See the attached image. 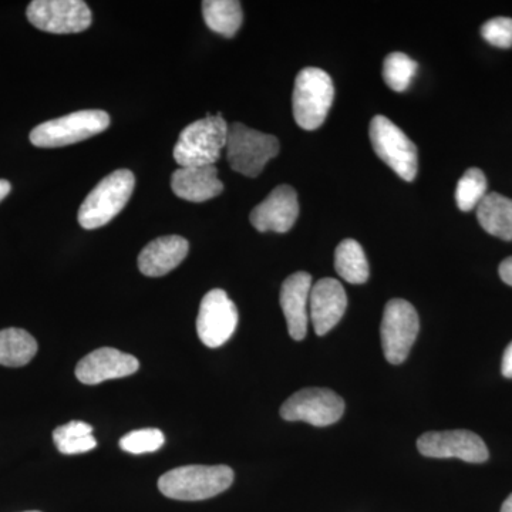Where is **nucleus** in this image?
<instances>
[{"mask_svg": "<svg viewBox=\"0 0 512 512\" xmlns=\"http://www.w3.org/2000/svg\"><path fill=\"white\" fill-rule=\"evenodd\" d=\"M335 269L349 284H365L369 279V262L365 251L355 239L340 242L335 252Z\"/></svg>", "mask_w": 512, "mask_h": 512, "instance_id": "obj_22", "label": "nucleus"}, {"mask_svg": "<svg viewBox=\"0 0 512 512\" xmlns=\"http://www.w3.org/2000/svg\"><path fill=\"white\" fill-rule=\"evenodd\" d=\"M299 215L298 194L291 185H279L251 212L252 227L259 232L285 234Z\"/></svg>", "mask_w": 512, "mask_h": 512, "instance_id": "obj_13", "label": "nucleus"}, {"mask_svg": "<svg viewBox=\"0 0 512 512\" xmlns=\"http://www.w3.org/2000/svg\"><path fill=\"white\" fill-rule=\"evenodd\" d=\"M416 73L417 63L404 53L394 52L384 59V82L394 92H404V90L409 89Z\"/></svg>", "mask_w": 512, "mask_h": 512, "instance_id": "obj_25", "label": "nucleus"}, {"mask_svg": "<svg viewBox=\"0 0 512 512\" xmlns=\"http://www.w3.org/2000/svg\"><path fill=\"white\" fill-rule=\"evenodd\" d=\"M370 141L380 160L389 165L400 178L404 181L416 178L419 170L417 148L392 120L384 116L373 117Z\"/></svg>", "mask_w": 512, "mask_h": 512, "instance_id": "obj_7", "label": "nucleus"}, {"mask_svg": "<svg viewBox=\"0 0 512 512\" xmlns=\"http://www.w3.org/2000/svg\"><path fill=\"white\" fill-rule=\"evenodd\" d=\"M165 437L158 429L131 431L120 440V447L131 454L154 453L163 447Z\"/></svg>", "mask_w": 512, "mask_h": 512, "instance_id": "obj_26", "label": "nucleus"}, {"mask_svg": "<svg viewBox=\"0 0 512 512\" xmlns=\"http://www.w3.org/2000/svg\"><path fill=\"white\" fill-rule=\"evenodd\" d=\"M487 192V178L480 168H470L457 184L456 201L463 212L473 211L478 207Z\"/></svg>", "mask_w": 512, "mask_h": 512, "instance_id": "obj_24", "label": "nucleus"}, {"mask_svg": "<svg viewBox=\"0 0 512 512\" xmlns=\"http://www.w3.org/2000/svg\"><path fill=\"white\" fill-rule=\"evenodd\" d=\"M501 372H503L504 377H507V379H512V342L505 349Z\"/></svg>", "mask_w": 512, "mask_h": 512, "instance_id": "obj_28", "label": "nucleus"}, {"mask_svg": "<svg viewBox=\"0 0 512 512\" xmlns=\"http://www.w3.org/2000/svg\"><path fill=\"white\" fill-rule=\"evenodd\" d=\"M498 272H500V276L501 279H503V282L512 286V256H510V258L504 259V261L501 262Z\"/></svg>", "mask_w": 512, "mask_h": 512, "instance_id": "obj_29", "label": "nucleus"}, {"mask_svg": "<svg viewBox=\"0 0 512 512\" xmlns=\"http://www.w3.org/2000/svg\"><path fill=\"white\" fill-rule=\"evenodd\" d=\"M202 15L212 32L228 39L237 35L244 20L241 3L235 0H205Z\"/></svg>", "mask_w": 512, "mask_h": 512, "instance_id": "obj_20", "label": "nucleus"}, {"mask_svg": "<svg viewBox=\"0 0 512 512\" xmlns=\"http://www.w3.org/2000/svg\"><path fill=\"white\" fill-rule=\"evenodd\" d=\"M420 454L431 458H460L466 463L480 464L490 453L483 439L473 431H430L417 440Z\"/></svg>", "mask_w": 512, "mask_h": 512, "instance_id": "obj_12", "label": "nucleus"}, {"mask_svg": "<svg viewBox=\"0 0 512 512\" xmlns=\"http://www.w3.org/2000/svg\"><path fill=\"white\" fill-rule=\"evenodd\" d=\"M109 126L110 116L106 111H76L33 128L30 133V143L40 148L72 146L103 133Z\"/></svg>", "mask_w": 512, "mask_h": 512, "instance_id": "obj_5", "label": "nucleus"}, {"mask_svg": "<svg viewBox=\"0 0 512 512\" xmlns=\"http://www.w3.org/2000/svg\"><path fill=\"white\" fill-rule=\"evenodd\" d=\"M10 191H12V185H10L9 181L0 180V202L8 197Z\"/></svg>", "mask_w": 512, "mask_h": 512, "instance_id": "obj_30", "label": "nucleus"}, {"mask_svg": "<svg viewBox=\"0 0 512 512\" xmlns=\"http://www.w3.org/2000/svg\"><path fill=\"white\" fill-rule=\"evenodd\" d=\"M237 306L222 289H212L202 298L197 318L198 338L211 349L221 348L237 330Z\"/></svg>", "mask_w": 512, "mask_h": 512, "instance_id": "obj_11", "label": "nucleus"}, {"mask_svg": "<svg viewBox=\"0 0 512 512\" xmlns=\"http://www.w3.org/2000/svg\"><path fill=\"white\" fill-rule=\"evenodd\" d=\"M345 402L329 389H303L289 397L281 407L282 419L306 421L315 427H326L342 419Z\"/></svg>", "mask_w": 512, "mask_h": 512, "instance_id": "obj_10", "label": "nucleus"}, {"mask_svg": "<svg viewBox=\"0 0 512 512\" xmlns=\"http://www.w3.org/2000/svg\"><path fill=\"white\" fill-rule=\"evenodd\" d=\"M140 363L136 357L113 348L94 350L76 366V377L83 384H100L107 380L134 375Z\"/></svg>", "mask_w": 512, "mask_h": 512, "instance_id": "obj_15", "label": "nucleus"}, {"mask_svg": "<svg viewBox=\"0 0 512 512\" xmlns=\"http://www.w3.org/2000/svg\"><path fill=\"white\" fill-rule=\"evenodd\" d=\"M190 251L187 239L180 235H165L151 241L138 256L141 274L160 278L174 271Z\"/></svg>", "mask_w": 512, "mask_h": 512, "instance_id": "obj_17", "label": "nucleus"}, {"mask_svg": "<svg viewBox=\"0 0 512 512\" xmlns=\"http://www.w3.org/2000/svg\"><path fill=\"white\" fill-rule=\"evenodd\" d=\"M335 97V87L325 70L306 67L295 80L293 117L303 130L313 131L325 123Z\"/></svg>", "mask_w": 512, "mask_h": 512, "instance_id": "obj_4", "label": "nucleus"}, {"mask_svg": "<svg viewBox=\"0 0 512 512\" xmlns=\"http://www.w3.org/2000/svg\"><path fill=\"white\" fill-rule=\"evenodd\" d=\"M501 512H512V494L504 501L503 507H501Z\"/></svg>", "mask_w": 512, "mask_h": 512, "instance_id": "obj_31", "label": "nucleus"}, {"mask_svg": "<svg viewBox=\"0 0 512 512\" xmlns=\"http://www.w3.org/2000/svg\"><path fill=\"white\" fill-rule=\"evenodd\" d=\"M29 22L42 32L72 35L92 25V10L83 0H35L26 10Z\"/></svg>", "mask_w": 512, "mask_h": 512, "instance_id": "obj_9", "label": "nucleus"}, {"mask_svg": "<svg viewBox=\"0 0 512 512\" xmlns=\"http://www.w3.org/2000/svg\"><path fill=\"white\" fill-rule=\"evenodd\" d=\"M26 512H40V511H26Z\"/></svg>", "mask_w": 512, "mask_h": 512, "instance_id": "obj_32", "label": "nucleus"}, {"mask_svg": "<svg viewBox=\"0 0 512 512\" xmlns=\"http://www.w3.org/2000/svg\"><path fill=\"white\" fill-rule=\"evenodd\" d=\"M37 342L29 332L19 328L0 330V365L22 367L36 356Z\"/></svg>", "mask_w": 512, "mask_h": 512, "instance_id": "obj_21", "label": "nucleus"}, {"mask_svg": "<svg viewBox=\"0 0 512 512\" xmlns=\"http://www.w3.org/2000/svg\"><path fill=\"white\" fill-rule=\"evenodd\" d=\"M136 187V177L130 170H117L100 181L87 195L77 220L84 229H97L109 224L123 211Z\"/></svg>", "mask_w": 512, "mask_h": 512, "instance_id": "obj_3", "label": "nucleus"}, {"mask_svg": "<svg viewBox=\"0 0 512 512\" xmlns=\"http://www.w3.org/2000/svg\"><path fill=\"white\" fill-rule=\"evenodd\" d=\"M228 124L221 114L207 116L185 127L174 147L180 167H208L221 158L227 147Z\"/></svg>", "mask_w": 512, "mask_h": 512, "instance_id": "obj_2", "label": "nucleus"}, {"mask_svg": "<svg viewBox=\"0 0 512 512\" xmlns=\"http://www.w3.org/2000/svg\"><path fill=\"white\" fill-rule=\"evenodd\" d=\"M420 320L412 303L404 299H392L384 308L380 335L384 357L392 365H400L409 356L417 335Z\"/></svg>", "mask_w": 512, "mask_h": 512, "instance_id": "obj_8", "label": "nucleus"}, {"mask_svg": "<svg viewBox=\"0 0 512 512\" xmlns=\"http://www.w3.org/2000/svg\"><path fill=\"white\" fill-rule=\"evenodd\" d=\"M227 158L232 170L255 178L264 171L266 163L278 156L279 140L269 134L241 123L228 127Z\"/></svg>", "mask_w": 512, "mask_h": 512, "instance_id": "obj_6", "label": "nucleus"}, {"mask_svg": "<svg viewBox=\"0 0 512 512\" xmlns=\"http://www.w3.org/2000/svg\"><path fill=\"white\" fill-rule=\"evenodd\" d=\"M171 188L181 200L205 202L218 197L224 191V184L218 178L215 165L180 167L171 177Z\"/></svg>", "mask_w": 512, "mask_h": 512, "instance_id": "obj_18", "label": "nucleus"}, {"mask_svg": "<svg viewBox=\"0 0 512 512\" xmlns=\"http://www.w3.org/2000/svg\"><path fill=\"white\" fill-rule=\"evenodd\" d=\"M311 291L312 276L308 272H296L282 284L281 306L293 340H303L308 333Z\"/></svg>", "mask_w": 512, "mask_h": 512, "instance_id": "obj_16", "label": "nucleus"}, {"mask_svg": "<svg viewBox=\"0 0 512 512\" xmlns=\"http://www.w3.org/2000/svg\"><path fill=\"white\" fill-rule=\"evenodd\" d=\"M477 218L488 234L503 241H512V200L510 198L498 192L485 195L483 201L478 204Z\"/></svg>", "mask_w": 512, "mask_h": 512, "instance_id": "obj_19", "label": "nucleus"}, {"mask_svg": "<svg viewBox=\"0 0 512 512\" xmlns=\"http://www.w3.org/2000/svg\"><path fill=\"white\" fill-rule=\"evenodd\" d=\"M348 308L345 288L336 279L323 278L312 286L309 319L318 336H325L340 322Z\"/></svg>", "mask_w": 512, "mask_h": 512, "instance_id": "obj_14", "label": "nucleus"}, {"mask_svg": "<svg viewBox=\"0 0 512 512\" xmlns=\"http://www.w3.org/2000/svg\"><path fill=\"white\" fill-rule=\"evenodd\" d=\"M93 427L83 421H70L53 431V440L57 450L67 456L87 453L97 447V440L92 436Z\"/></svg>", "mask_w": 512, "mask_h": 512, "instance_id": "obj_23", "label": "nucleus"}, {"mask_svg": "<svg viewBox=\"0 0 512 512\" xmlns=\"http://www.w3.org/2000/svg\"><path fill=\"white\" fill-rule=\"evenodd\" d=\"M234 477L228 466L178 467L161 476L158 488L171 500L202 501L227 491Z\"/></svg>", "mask_w": 512, "mask_h": 512, "instance_id": "obj_1", "label": "nucleus"}, {"mask_svg": "<svg viewBox=\"0 0 512 512\" xmlns=\"http://www.w3.org/2000/svg\"><path fill=\"white\" fill-rule=\"evenodd\" d=\"M481 36L490 45L500 49H510L512 46V19L494 18L484 23L481 28Z\"/></svg>", "mask_w": 512, "mask_h": 512, "instance_id": "obj_27", "label": "nucleus"}]
</instances>
